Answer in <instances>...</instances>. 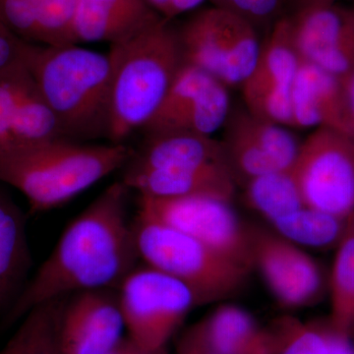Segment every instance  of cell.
I'll return each instance as SVG.
<instances>
[{
  "label": "cell",
  "mask_w": 354,
  "mask_h": 354,
  "mask_svg": "<svg viewBox=\"0 0 354 354\" xmlns=\"http://www.w3.org/2000/svg\"><path fill=\"white\" fill-rule=\"evenodd\" d=\"M24 62L64 138L109 139L113 69L109 53L79 44L30 43Z\"/></svg>",
  "instance_id": "3"
},
{
  "label": "cell",
  "mask_w": 354,
  "mask_h": 354,
  "mask_svg": "<svg viewBox=\"0 0 354 354\" xmlns=\"http://www.w3.org/2000/svg\"><path fill=\"white\" fill-rule=\"evenodd\" d=\"M288 18L300 59L344 83L354 71V11L330 4L302 9Z\"/></svg>",
  "instance_id": "13"
},
{
  "label": "cell",
  "mask_w": 354,
  "mask_h": 354,
  "mask_svg": "<svg viewBox=\"0 0 354 354\" xmlns=\"http://www.w3.org/2000/svg\"><path fill=\"white\" fill-rule=\"evenodd\" d=\"M342 88H344V104H346L348 136L354 144V71L342 83Z\"/></svg>",
  "instance_id": "33"
},
{
  "label": "cell",
  "mask_w": 354,
  "mask_h": 354,
  "mask_svg": "<svg viewBox=\"0 0 354 354\" xmlns=\"http://www.w3.org/2000/svg\"><path fill=\"white\" fill-rule=\"evenodd\" d=\"M118 297L128 339L149 354H164L172 335L198 305L187 286L148 265L137 266L128 274Z\"/></svg>",
  "instance_id": "7"
},
{
  "label": "cell",
  "mask_w": 354,
  "mask_h": 354,
  "mask_svg": "<svg viewBox=\"0 0 354 354\" xmlns=\"http://www.w3.org/2000/svg\"><path fill=\"white\" fill-rule=\"evenodd\" d=\"M39 0H0V22L29 43L37 44Z\"/></svg>",
  "instance_id": "29"
},
{
  "label": "cell",
  "mask_w": 354,
  "mask_h": 354,
  "mask_svg": "<svg viewBox=\"0 0 354 354\" xmlns=\"http://www.w3.org/2000/svg\"><path fill=\"white\" fill-rule=\"evenodd\" d=\"M134 148L53 138L0 150V183L20 191L32 213L57 209L122 171Z\"/></svg>",
  "instance_id": "2"
},
{
  "label": "cell",
  "mask_w": 354,
  "mask_h": 354,
  "mask_svg": "<svg viewBox=\"0 0 354 354\" xmlns=\"http://www.w3.org/2000/svg\"><path fill=\"white\" fill-rule=\"evenodd\" d=\"M29 70L25 62L0 74V150L13 146L21 92Z\"/></svg>",
  "instance_id": "27"
},
{
  "label": "cell",
  "mask_w": 354,
  "mask_h": 354,
  "mask_svg": "<svg viewBox=\"0 0 354 354\" xmlns=\"http://www.w3.org/2000/svg\"><path fill=\"white\" fill-rule=\"evenodd\" d=\"M251 260L283 306H306L323 290L322 272L316 261L276 232L252 230Z\"/></svg>",
  "instance_id": "14"
},
{
  "label": "cell",
  "mask_w": 354,
  "mask_h": 354,
  "mask_svg": "<svg viewBox=\"0 0 354 354\" xmlns=\"http://www.w3.org/2000/svg\"><path fill=\"white\" fill-rule=\"evenodd\" d=\"M131 189L111 184L65 228L57 245L10 305V325L39 304L81 291L118 290L140 260L133 221Z\"/></svg>",
  "instance_id": "1"
},
{
  "label": "cell",
  "mask_w": 354,
  "mask_h": 354,
  "mask_svg": "<svg viewBox=\"0 0 354 354\" xmlns=\"http://www.w3.org/2000/svg\"><path fill=\"white\" fill-rule=\"evenodd\" d=\"M138 212L208 244L252 269V230L218 198H153L138 195Z\"/></svg>",
  "instance_id": "9"
},
{
  "label": "cell",
  "mask_w": 354,
  "mask_h": 354,
  "mask_svg": "<svg viewBox=\"0 0 354 354\" xmlns=\"http://www.w3.org/2000/svg\"><path fill=\"white\" fill-rule=\"evenodd\" d=\"M29 44L0 22V74L24 62Z\"/></svg>",
  "instance_id": "31"
},
{
  "label": "cell",
  "mask_w": 354,
  "mask_h": 354,
  "mask_svg": "<svg viewBox=\"0 0 354 354\" xmlns=\"http://www.w3.org/2000/svg\"><path fill=\"white\" fill-rule=\"evenodd\" d=\"M205 1L206 0H169L160 16L165 19L172 21L181 14L194 10Z\"/></svg>",
  "instance_id": "34"
},
{
  "label": "cell",
  "mask_w": 354,
  "mask_h": 354,
  "mask_svg": "<svg viewBox=\"0 0 354 354\" xmlns=\"http://www.w3.org/2000/svg\"><path fill=\"white\" fill-rule=\"evenodd\" d=\"M333 332V330H332ZM330 354H354V348L351 339L341 337L333 332L332 351Z\"/></svg>",
  "instance_id": "35"
},
{
  "label": "cell",
  "mask_w": 354,
  "mask_h": 354,
  "mask_svg": "<svg viewBox=\"0 0 354 354\" xmlns=\"http://www.w3.org/2000/svg\"><path fill=\"white\" fill-rule=\"evenodd\" d=\"M80 0H39L37 44L68 46Z\"/></svg>",
  "instance_id": "26"
},
{
  "label": "cell",
  "mask_w": 354,
  "mask_h": 354,
  "mask_svg": "<svg viewBox=\"0 0 354 354\" xmlns=\"http://www.w3.org/2000/svg\"><path fill=\"white\" fill-rule=\"evenodd\" d=\"M113 69L109 143H127L164 101L183 66L177 29L160 17L109 50Z\"/></svg>",
  "instance_id": "4"
},
{
  "label": "cell",
  "mask_w": 354,
  "mask_h": 354,
  "mask_svg": "<svg viewBox=\"0 0 354 354\" xmlns=\"http://www.w3.org/2000/svg\"><path fill=\"white\" fill-rule=\"evenodd\" d=\"M332 341L329 326L288 322L286 341L278 354H330Z\"/></svg>",
  "instance_id": "28"
},
{
  "label": "cell",
  "mask_w": 354,
  "mask_h": 354,
  "mask_svg": "<svg viewBox=\"0 0 354 354\" xmlns=\"http://www.w3.org/2000/svg\"><path fill=\"white\" fill-rule=\"evenodd\" d=\"M177 36L183 64L206 72L227 87L246 80L262 44L255 26L215 6L191 16L177 29Z\"/></svg>",
  "instance_id": "6"
},
{
  "label": "cell",
  "mask_w": 354,
  "mask_h": 354,
  "mask_svg": "<svg viewBox=\"0 0 354 354\" xmlns=\"http://www.w3.org/2000/svg\"><path fill=\"white\" fill-rule=\"evenodd\" d=\"M160 17L146 0H80L70 44L108 43L111 46Z\"/></svg>",
  "instance_id": "18"
},
{
  "label": "cell",
  "mask_w": 354,
  "mask_h": 354,
  "mask_svg": "<svg viewBox=\"0 0 354 354\" xmlns=\"http://www.w3.org/2000/svg\"><path fill=\"white\" fill-rule=\"evenodd\" d=\"M300 64L290 18L281 17L261 44L252 71L242 83L247 111L261 120L291 127V88Z\"/></svg>",
  "instance_id": "11"
},
{
  "label": "cell",
  "mask_w": 354,
  "mask_h": 354,
  "mask_svg": "<svg viewBox=\"0 0 354 354\" xmlns=\"http://www.w3.org/2000/svg\"><path fill=\"white\" fill-rule=\"evenodd\" d=\"M330 272L329 328L351 339L354 333V215L337 243Z\"/></svg>",
  "instance_id": "22"
},
{
  "label": "cell",
  "mask_w": 354,
  "mask_h": 354,
  "mask_svg": "<svg viewBox=\"0 0 354 354\" xmlns=\"http://www.w3.org/2000/svg\"><path fill=\"white\" fill-rule=\"evenodd\" d=\"M305 207L354 215V144L344 133L319 127L300 143L291 167Z\"/></svg>",
  "instance_id": "8"
},
{
  "label": "cell",
  "mask_w": 354,
  "mask_h": 354,
  "mask_svg": "<svg viewBox=\"0 0 354 354\" xmlns=\"http://www.w3.org/2000/svg\"><path fill=\"white\" fill-rule=\"evenodd\" d=\"M286 1L292 4L293 8H295V12H297V11L309 8V7L335 4V0H286Z\"/></svg>",
  "instance_id": "37"
},
{
  "label": "cell",
  "mask_w": 354,
  "mask_h": 354,
  "mask_svg": "<svg viewBox=\"0 0 354 354\" xmlns=\"http://www.w3.org/2000/svg\"><path fill=\"white\" fill-rule=\"evenodd\" d=\"M120 180L138 195L153 198L206 196L230 202L236 188L225 165L122 171Z\"/></svg>",
  "instance_id": "16"
},
{
  "label": "cell",
  "mask_w": 354,
  "mask_h": 354,
  "mask_svg": "<svg viewBox=\"0 0 354 354\" xmlns=\"http://www.w3.org/2000/svg\"><path fill=\"white\" fill-rule=\"evenodd\" d=\"M288 326L286 322L277 330L264 329L243 309L225 305L194 328L214 354H278Z\"/></svg>",
  "instance_id": "19"
},
{
  "label": "cell",
  "mask_w": 354,
  "mask_h": 354,
  "mask_svg": "<svg viewBox=\"0 0 354 354\" xmlns=\"http://www.w3.org/2000/svg\"><path fill=\"white\" fill-rule=\"evenodd\" d=\"M65 298L30 310L0 354H64L58 330Z\"/></svg>",
  "instance_id": "23"
},
{
  "label": "cell",
  "mask_w": 354,
  "mask_h": 354,
  "mask_svg": "<svg viewBox=\"0 0 354 354\" xmlns=\"http://www.w3.org/2000/svg\"><path fill=\"white\" fill-rule=\"evenodd\" d=\"M106 354H149L142 351L128 337H123L118 346H114L111 351Z\"/></svg>",
  "instance_id": "36"
},
{
  "label": "cell",
  "mask_w": 354,
  "mask_h": 354,
  "mask_svg": "<svg viewBox=\"0 0 354 354\" xmlns=\"http://www.w3.org/2000/svg\"><path fill=\"white\" fill-rule=\"evenodd\" d=\"M124 330L118 290L81 291L65 298L58 330L64 354H106Z\"/></svg>",
  "instance_id": "15"
},
{
  "label": "cell",
  "mask_w": 354,
  "mask_h": 354,
  "mask_svg": "<svg viewBox=\"0 0 354 354\" xmlns=\"http://www.w3.org/2000/svg\"><path fill=\"white\" fill-rule=\"evenodd\" d=\"M212 1L215 6L227 9L245 18L256 27L262 23L278 20L277 17L286 0H212Z\"/></svg>",
  "instance_id": "30"
},
{
  "label": "cell",
  "mask_w": 354,
  "mask_h": 354,
  "mask_svg": "<svg viewBox=\"0 0 354 354\" xmlns=\"http://www.w3.org/2000/svg\"><path fill=\"white\" fill-rule=\"evenodd\" d=\"M223 127L221 143L235 183L292 167L300 143L281 125L261 120L245 109L230 111Z\"/></svg>",
  "instance_id": "12"
},
{
  "label": "cell",
  "mask_w": 354,
  "mask_h": 354,
  "mask_svg": "<svg viewBox=\"0 0 354 354\" xmlns=\"http://www.w3.org/2000/svg\"><path fill=\"white\" fill-rule=\"evenodd\" d=\"M245 185L247 203L271 223L304 207L291 167L255 177Z\"/></svg>",
  "instance_id": "24"
},
{
  "label": "cell",
  "mask_w": 354,
  "mask_h": 354,
  "mask_svg": "<svg viewBox=\"0 0 354 354\" xmlns=\"http://www.w3.org/2000/svg\"><path fill=\"white\" fill-rule=\"evenodd\" d=\"M348 218H339L304 206L272 221V225L277 234L297 245L328 248L337 246L341 241Z\"/></svg>",
  "instance_id": "25"
},
{
  "label": "cell",
  "mask_w": 354,
  "mask_h": 354,
  "mask_svg": "<svg viewBox=\"0 0 354 354\" xmlns=\"http://www.w3.org/2000/svg\"><path fill=\"white\" fill-rule=\"evenodd\" d=\"M230 113L227 86L206 72L183 64L144 135L189 133L212 136Z\"/></svg>",
  "instance_id": "10"
},
{
  "label": "cell",
  "mask_w": 354,
  "mask_h": 354,
  "mask_svg": "<svg viewBox=\"0 0 354 354\" xmlns=\"http://www.w3.org/2000/svg\"><path fill=\"white\" fill-rule=\"evenodd\" d=\"M133 227L140 259L187 286L198 305L232 295L251 271L227 254L139 212Z\"/></svg>",
  "instance_id": "5"
},
{
  "label": "cell",
  "mask_w": 354,
  "mask_h": 354,
  "mask_svg": "<svg viewBox=\"0 0 354 354\" xmlns=\"http://www.w3.org/2000/svg\"><path fill=\"white\" fill-rule=\"evenodd\" d=\"M30 265L24 216L12 198L0 189V309L19 295Z\"/></svg>",
  "instance_id": "21"
},
{
  "label": "cell",
  "mask_w": 354,
  "mask_h": 354,
  "mask_svg": "<svg viewBox=\"0 0 354 354\" xmlns=\"http://www.w3.org/2000/svg\"><path fill=\"white\" fill-rule=\"evenodd\" d=\"M176 354H214L208 348L205 342H203L201 337L198 334L195 328H191L183 339L179 342L177 346Z\"/></svg>",
  "instance_id": "32"
},
{
  "label": "cell",
  "mask_w": 354,
  "mask_h": 354,
  "mask_svg": "<svg viewBox=\"0 0 354 354\" xmlns=\"http://www.w3.org/2000/svg\"><path fill=\"white\" fill-rule=\"evenodd\" d=\"M206 165L227 167L221 141L205 135L169 133L145 135L143 143L134 149L129 162L121 171Z\"/></svg>",
  "instance_id": "20"
},
{
  "label": "cell",
  "mask_w": 354,
  "mask_h": 354,
  "mask_svg": "<svg viewBox=\"0 0 354 354\" xmlns=\"http://www.w3.org/2000/svg\"><path fill=\"white\" fill-rule=\"evenodd\" d=\"M291 127L330 128L348 136L341 81L301 60L291 88Z\"/></svg>",
  "instance_id": "17"
}]
</instances>
